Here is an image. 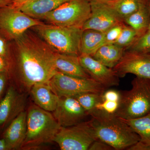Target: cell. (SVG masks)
Instances as JSON below:
<instances>
[{
  "label": "cell",
  "mask_w": 150,
  "mask_h": 150,
  "mask_svg": "<svg viewBox=\"0 0 150 150\" xmlns=\"http://www.w3.org/2000/svg\"><path fill=\"white\" fill-rule=\"evenodd\" d=\"M137 38L138 36L136 31L126 24L118 39L113 43L125 50L131 46Z\"/></svg>",
  "instance_id": "obj_25"
},
{
  "label": "cell",
  "mask_w": 150,
  "mask_h": 150,
  "mask_svg": "<svg viewBox=\"0 0 150 150\" xmlns=\"http://www.w3.org/2000/svg\"><path fill=\"white\" fill-rule=\"evenodd\" d=\"M124 51L125 49L114 43H108L98 48L91 56L106 67L112 69L123 57Z\"/></svg>",
  "instance_id": "obj_20"
},
{
  "label": "cell",
  "mask_w": 150,
  "mask_h": 150,
  "mask_svg": "<svg viewBox=\"0 0 150 150\" xmlns=\"http://www.w3.org/2000/svg\"><path fill=\"white\" fill-rule=\"evenodd\" d=\"M102 94L85 93L74 96L88 115L96 109L97 105L101 100Z\"/></svg>",
  "instance_id": "obj_24"
},
{
  "label": "cell",
  "mask_w": 150,
  "mask_h": 150,
  "mask_svg": "<svg viewBox=\"0 0 150 150\" xmlns=\"http://www.w3.org/2000/svg\"><path fill=\"white\" fill-rule=\"evenodd\" d=\"M30 91L36 105L49 112L55 110L60 98L54 93L48 83L35 84Z\"/></svg>",
  "instance_id": "obj_16"
},
{
  "label": "cell",
  "mask_w": 150,
  "mask_h": 150,
  "mask_svg": "<svg viewBox=\"0 0 150 150\" xmlns=\"http://www.w3.org/2000/svg\"><path fill=\"white\" fill-rule=\"evenodd\" d=\"M12 2L13 0H0V7L11 6Z\"/></svg>",
  "instance_id": "obj_35"
},
{
  "label": "cell",
  "mask_w": 150,
  "mask_h": 150,
  "mask_svg": "<svg viewBox=\"0 0 150 150\" xmlns=\"http://www.w3.org/2000/svg\"><path fill=\"white\" fill-rule=\"evenodd\" d=\"M110 145L100 140L97 139L91 144L89 148L90 150H113Z\"/></svg>",
  "instance_id": "obj_31"
},
{
  "label": "cell",
  "mask_w": 150,
  "mask_h": 150,
  "mask_svg": "<svg viewBox=\"0 0 150 150\" xmlns=\"http://www.w3.org/2000/svg\"><path fill=\"white\" fill-rule=\"evenodd\" d=\"M56 52L45 42L26 32L11 41L8 57L9 84L19 90H30L37 83H48L57 73ZM20 91V90H19Z\"/></svg>",
  "instance_id": "obj_1"
},
{
  "label": "cell",
  "mask_w": 150,
  "mask_h": 150,
  "mask_svg": "<svg viewBox=\"0 0 150 150\" xmlns=\"http://www.w3.org/2000/svg\"><path fill=\"white\" fill-rule=\"evenodd\" d=\"M8 67V59L6 57L0 56V73L7 72Z\"/></svg>",
  "instance_id": "obj_33"
},
{
  "label": "cell",
  "mask_w": 150,
  "mask_h": 150,
  "mask_svg": "<svg viewBox=\"0 0 150 150\" xmlns=\"http://www.w3.org/2000/svg\"><path fill=\"white\" fill-rule=\"evenodd\" d=\"M27 132L21 150H34L54 142L61 126L53 114L36 105L27 110Z\"/></svg>",
  "instance_id": "obj_3"
},
{
  "label": "cell",
  "mask_w": 150,
  "mask_h": 150,
  "mask_svg": "<svg viewBox=\"0 0 150 150\" xmlns=\"http://www.w3.org/2000/svg\"><path fill=\"white\" fill-rule=\"evenodd\" d=\"M126 50L150 54V31L138 38Z\"/></svg>",
  "instance_id": "obj_26"
},
{
  "label": "cell",
  "mask_w": 150,
  "mask_h": 150,
  "mask_svg": "<svg viewBox=\"0 0 150 150\" xmlns=\"http://www.w3.org/2000/svg\"><path fill=\"white\" fill-rule=\"evenodd\" d=\"M96 140L93 129L88 121L61 127L54 142L62 150H86Z\"/></svg>",
  "instance_id": "obj_9"
},
{
  "label": "cell",
  "mask_w": 150,
  "mask_h": 150,
  "mask_svg": "<svg viewBox=\"0 0 150 150\" xmlns=\"http://www.w3.org/2000/svg\"><path fill=\"white\" fill-rule=\"evenodd\" d=\"M129 150H150V146L144 142L139 141L127 149Z\"/></svg>",
  "instance_id": "obj_32"
},
{
  "label": "cell",
  "mask_w": 150,
  "mask_h": 150,
  "mask_svg": "<svg viewBox=\"0 0 150 150\" xmlns=\"http://www.w3.org/2000/svg\"><path fill=\"white\" fill-rule=\"evenodd\" d=\"M43 23L11 6L0 7V34L10 42L21 37L30 28Z\"/></svg>",
  "instance_id": "obj_8"
},
{
  "label": "cell",
  "mask_w": 150,
  "mask_h": 150,
  "mask_svg": "<svg viewBox=\"0 0 150 150\" xmlns=\"http://www.w3.org/2000/svg\"><path fill=\"white\" fill-rule=\"evenodd\" d=\"M78 58L81 66L94 80L106 88L119 85V76L113 69L103 65L90 55L81 54Z\"/></svg>",
  "instance_id": "obj_14"
},
{
  "label": "cell",
  "mask_w": 150,
  "mask_h": 150,
  "mask_svg": "<svg viewBox=\"0 0 150 150\" xmlns=\"http://www.w3.org/2000/svg\"><path fill=\"white\" fill-rule=\"evenodd\" d=\"M150 21V0H147L137 11L123 20L125 24L136 31L138 38L148 31Z\"/></svg>",
  "instance_id": "obj_19"
},
{
  "label": "cell",
  "mask_w": 150,
  "mask_h": 150,
  "mask_svg": "<svg viewBox=\"0 0 150 150\" xmlns=\"http://www.w3.org/2000/svg\"><path fill=\"white\" fill-rule=\"evenodd\" d=\"M112 69L119 78L131 74L139 77L150 79V54L126 50Z\"/></svg>",
  "instance_id": "obj_12"
},
{
  "label": "cell",
  "mask_w": 150,
  "mask_h": 150,
  "mask_svg": "<svg viewBox=\"0 0 150 150\" xmlns=\"http://www.w3.org/2000/svg\"><path fill=\"white\" fill-rule=\"evenodd\" d=\"M8 86L9 79L7 72L0 73V101L5 94Z\"/></svg>",
  "instance_id": "obj_29"
},
{
  "label": "cell",
  "mask_w": 150,
  "mask_h": 150,
  "mask_svg": "<svg viewBox=\"0 0 150 150\" xmlns=\"http://www.w3.org/2000/svg\"><path fill=\"white\" fill-rule=\"evenodd\" d=\"M89 1L91 15L83 26V30L91 29L105 32L112 26L123 22L103 0Z\"/></svg>",
  "instance_id": "obj_11"
},
{
  "label": "cell",
  "mask_w": 150,
  "mask_h": 150,
  "mask_svg": "<svg viewBox=\"0 0 150 150\" xmlns=\"http://www.w3.org/2000/svg\"><path fill=\"white\" fill-rule=\"evenodd\" d=\"M53 115L61 127H67L83 122L88 115L74 97L60 98Z\"/></svg>",
  "instance_id": "obj_13"
},
{
  "label": "cell",
  "mask_w": 150,
  "mask_h": 150,
  "mask_svg": "<svg viewBox=\"0 0 150 150\" xmlns=\"http://www.w3.org/2000/svg\"><path fill=\"white\" fill-rule=\"evenodd\" d=\"M27 111L25 110L7 127L1 138L5 141L8 150H21L27 132Z\"/></svg>",
  "instance_id": "obj_15"
},
{
  "label": "cell",
  "mask_w": 150,
  "mask_h": 150,
  "mask_svg": "<svg viewBox=\"0 0 150 150\" xmlns=\"http://www.w3.org/2000/svg\"><path fill=\"white\" fill-rule=\"evenodd\" d=\"M10 44V41H8L0 34V56L8 59L9 54Z\"/></svg>",
  "instance_id": "obj_30"
},
{
  "label": "cell",
  "mask_w": 150,
  "mask_h": 150,
  "mask_svg": "<svg viewBox=\"0 0 150 150\" xmlns=\"http://www.w3.org/2000/svg\"><path fill=\"white\" fill-rule=\"evenodd\" d=\"M0 150H8L5 141L3 139H0Z\"/></svg>",
  "instance_id": "obj_36"
},
{
  "label": "cell",
  "mask_w": 150,
  "mask_h": 150,
  "mask_svg": "<svg viewBox=\"0 0 150 150\" xmlns=\"http://www.w3.org/2000/svg\"><path fill=\"white\" fill-rule=\"evenodd\" d=\"M30 1L31 0H13L12 4L11 6L16 8H18Z\"/></svg>",
  "instance_id": "obj_34"
},
{
  "label": "cell",
  "mask_w": 150,
  "mask_h": 150,
  "mask_svg": "<svg viewBox=\"0 0 150 150\" xmlns=\"http://www.w3.org/2000/svg\"><path fill=\"white\" fill-rule=\"evenodd\" d=\"M104 1L123 21L126 17L138 9L147 0Z\"/></svg>",
  "instance_id": "obj_23"
},
{
  "label": "cell",
  "mask_w": 150,
  "mask_h": 150,
  "mask_svg": "<svg viewBox=\"0 0 150 150\" xmlns=\"http://www.w3.org/2000/svg\"><path fill=\"white\" fill-rule=\"evenodd\" d=\"M131 89L121 93L119 107L115 115L123 119L139 118L150 112V79L136 76Z\"/></svg>",
  "instance_id": "obj_5"
},
{
  "label": "cell",
  "mask_w": 150,
  "mask_h": 150,
  "mask_svg": "<svg viewBox=\"0 0 150 150\" xmlns=\"http://www.w3.org/2000/svg\"><path fill=\"white\" fill-rule=\"evenodd\" d=\"M70 0H31L18 8L25 14L33 18L41 19Z\"/></svg>",
  "instance_id": "obj_17"
},
{
  "label": "cell",
  "mask_w": 150,
  "mask_h": 150,
  "mask_svg": "<svg viewBox=\"0 0 150 150\" xmlns=\"http://www.w3.org/2000/svg\"><path fill=\"white\" fill-rule=\"evenodd\" d=\"M89 121L97 139L110 145L114 150H123L140 140V137L121 118L114 114L96 110Z\"/></svg>",
  "instance_id": "obj_2"
},
{
  "label": "cell",
  "mask_w": 150,
  "mask_h": 150,
  "mask_svg": "<svg viewBox=\"0 0 150 150\" xmlns=\"http://www.w3.org/2000/svg\"><path fill=\"white\" fill-rule=\"evenodd\" d=\"M55 67L58 71L66 75L81 78H91L82 66L78 56L56 52Z\"/></svg>",
  "instance_id": "obj_18"
},
{
  "label": "cell",
  "mask_w": 150,
  "mask_h": 150,
  "mask_svg": "<svg viewBox=\"0 0 150 150\" xmlns=\"http://www.w3.org/2000/svg\"><path fill=\"white\" fill-rule=\"evenodd\" d=\"M26 103V95L14 86L9 84L0 101V138L11 122L25 110Z\"/></svg>",
  "instance_id": "obj_10"
},
{
  "label": "cell",
  "mask_w": 150,
  "mask_h": 150,
  "mask_svg": "<svg viewBox=\"0 0 150 150\" xmlns=\"http://www.w3.org/2000/svg\"><path fill=\"white\" fill-rule=\"evenodd\" d=\"M48 84L59 98L74 97L85 93L103 94L107 88L91 78L73 76L59 71Z\"/></svg>",
  "instance_id": "obj_7"
},
{
  "label": "cell",
  "mask_w": 150,
  "mask_h": 150,
  "mask_svg": "<svg viewBox=\"0 0 150 150\" xmlns=\"http://www.w3.org/2000/svg\"><path fill=\"white\" fill-rule=\"evenodd\" d=\"M104 1H113V0H104Z\"/></svg>",
  "instance_id": "obj_38"
},
{
  "label": "cell",
  "mask_w": 150,
  "mask_h": 150,
  "mask_svg": "<svg viewBox=\"0 0 150 150\" xmlns=\"http://www.w3.org/2000/svg\"><path fill=\"white\" fill-rule=\"evenodd\" d=\"M121 119L139 135L140 141L150 146V112L139 118Z\"/></svg>",
  "instance_id": "obj_22"
},
{
  "label": "cell",
  "mask_w": 150,
  "mask_h": 150,
  "mask_svg": "<svg viewBox=\"0 0 150 150\" xmlns=\"http://www.w3.org/2000/svg\"><path fill=\"white\" fill-rule=\"evenodd\" d=\"M125 23L124 22L112 26L105 32V44L113 43L118 39L121 34Z\"/></svg>",
  "instance_id": "obj_27"
},
{
  "label": "cell",
  "mask_w": 150,
  "mask_h": 150,
  "mask_svg": "<svg viewBox=\"0 0 150 150\" xmlns=\"http://www.w3.org/2000/svg\"><path fill=\"white\" fill-rule=\"evenodd\" d=\"M91 15L89 0H70L42 18L48 23L62 27H82Z\"/></svg>",
  "instance_id": "obj_6"
},
{
  "label": "cell",
  "mask_w": 150,
  "mask_h": 150,
  "mask_svg": "<svg viewBox=\"0 0 150 150\" xmlns=\"http://www.w3.org/2000/svg\"><path fill=\"white\" fill-rule=\"evenodd\" d=\"M32 28L56 52L76 56L81 54V28L44 23Z\"/></svg>",
  "instance_id": "obj_4"
},
{
  "label": "cell",
  "mask_w": 150,
  "mask_h": 150,
  "mask_svg": "<svg viewBox=\"0 0 150 150\" xmlns=\"http://www.w3.org/2000/svg\"><path fill=\"white\" fill-rule=\"evenodd\" d=\"M148 30H150V21L149 25V29H148Z\"/></svg>",
  "instance_id": "obj_37"
},
{
  "label": "cell",
  "mask_w": 150,
  "mask_h": 150,
  "mask_svg": "<svg viewBox=\"0 0 150 150\" xmlns=\"http://www.w3.org/2000/svg\"></svg>",
  "instance_id": "obj_39"
},
{
  "label": "cell",
  "mask_w": 150,
  "mask_h": 150,
  "mask_svg": "<svg viewBox=\"0 0 150 150\" xmlns=\"http://www.w3.org/2000/svg\"><path fill=\"white\" fill-rule=\"evenodd\" d=\"M120 102L110 100L103 99L97 105L96 109L102 110L109 114H115L119 107Z\"/></svg>",
  "instance_id": "obj_28"
},
{
  "label": "cell",
  "mask_w": 150,
  "mask_h": 150,
  "mask_svg": "<svg viewBox=\"0 0 150 150\" xmlns=\"http://www.w3.org/2000/svg\"><path fill=\"white\" fill-rule=\"evenodd\" d=\"M105 44V32L94 29L83 30L81 41V54L92 56Z\"/></svg>",
  "instance_id": "obj_21"
}]
</instances>
